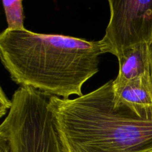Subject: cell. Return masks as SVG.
<instances>
[{
	"label": "cell",
	"instance_id": "obj_1",
	"mask_svg": "<svg viewBox=\"0 0 152 152\" xmlns=\"http://www.w3.org/2000/svg\"><path fill=\"white\" fill-rule=\"evenodd\" d=\"M100 40L4 29L0 57L12 81L62 99L83 96V86L99 71Z\"/></svg>",
	"mask_w": 152,
	"mask_h": 152
},
{
	"label": "cell",
	"instance_id": "obj_9",
	"mask_svg": "<svg viewBox=\"0 0 152 152\" xmlns=\"http://www.w3.org/2000/svg\"><path fill=\"white\" fill-rule=\"evenodd\" d=\"M0 152H12L7 140L1 136H0Z\"/></svg>",
	"mask_w": 152,
	"mask_h": 152
},
{
	"label": "cell",
	"instance_id": "obj_8",
	"mask_svg": "<svg viewBox=\"0 0 152 152\" xmlns=\"http://www.w3.org/2000/svg\"><path fill=\"white\" fill-rule=\"evenodd\" d=\"M11 106L12 100L7 98L2 88H1V92H0V117L1 118L6 115V114H8Z\"/></svg>",
	"mask_w": 152,
	"mask_h": 152
},
{
	"label": "cell",
	"instance_id": "obj_5",
	"mask_svg": "<svg viewBox=\"0 0 152 152\" xmlns=\"http://www.w3.org/2000/svg\"><path fill=\"white\" fill-rule=\"evenodd\" d=\"M114 105L129 108L138 117L152 119L151 76L142 77L117 86L112 85Z\"/></svg>",
	"mask_w": 152,
	"mask_h": 152
},
{
	"label": "cell",
	"instance_id": "obj_3",
	"mask_svg": "<svg viewBox=\"0 0 152 152\" xmlns=\"http://www.w3.org/2000/svg\"><path fill=\"white\" fill-rule=\"evenodd\" d=\"M50 95L30 87H19L12 106L0 126V136L12 152H70L49 108Z\"/></svg>",
	"mask_w": 152,
	"mask_h": 152
},
{
	"label": "cell",
	"instance_id": "obj_2",
	"mask_svg": "<svg viewBox=\"0 0 152 152\" xmlns=\"http://www.w3.org/2000/svg\"><path fill=\"white\" fill-rule=\"evenodd\" d=\"M49 108L70 152H152V119L114 105L112 80L83 96H51Z\"/></svg>",
	"mask_w": 152,
	"mask_h": 152
},
{
	"label": "cell",
	"instance_id": "obj_4",
	"mask_svg": "<svg viewBox=\"0 0 152 152\" xmlns=\"http://www.w3.org/2000/svg\"><path fill=\"white\" fill-rule=\"evenodd\" d=\"M110 19L100 39L103 53L117 59L127 50L152 45V0H109Z\"/></svg>",
	"mask_w": 152,
	"mask_h": 152
},
{
	"label": "cell",
	"instance_id": "obj_7",
	"mask_svg": "<svg viewBox=\"0 0 152 152\" xmlns=\"http://www.w3.org/2000/svg\"><path fill=\"white\" fill-rule=\"evenodd\" d=\"M2 5L7 24V29L11 31L25 29L22 0H2Z\"/></svg>",
	"mask_w": 152,
	"mask_h": 152
},
{
	"label": "cell",
	"instance_id": "obj_10",
	"mask_svg": "<svg viewBox=\"0 0 152 152\" xmlns=\"http://www.w3.org/2000/svg\"><path fill=\"white\" fill-rule=\"evenodd\" d=\"M151 79L152 83V45H151Z\"/></svg>",
	"mask_w": 152,
	"mask_h": 152
},
{
	"label": "cell",
	"instance_id": "obj_6",
	"mask_svg": "<svg viewBox=\"0 0 152 152\" xmlns=\"http://www.w3.org/2000/svg\"><path fill=\"white\" fill-rule=\"evenodd\" d=\"M117 59L119 72L117 78L112 80L114 86L151 76V45L143 44L132 48Z\"/></svg>",
	"mask_w": 152,
	"mask_h": 152
}]
</instances>
